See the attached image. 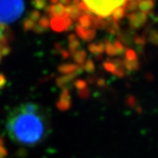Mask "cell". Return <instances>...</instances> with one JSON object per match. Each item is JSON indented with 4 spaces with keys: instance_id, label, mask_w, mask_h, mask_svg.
Segmentation results:
<instances>
[{
    "instance_id": "cell-4",
    "label": "cell",
    "mask_w": 158,
    "mask_h": 158,
    "mask_svg": "<svg viewBox=\"0 0 158 158\" xmlns=\"http://www.w3.org/2000/svg\"><path fill=\"white\" fill-rule=\"evenodd\" d=\"M3 26L0 25V62L2 61L3 57L6 56L8 52V44L6 39V33L4 30Z\"/></svg>"
},
{
    "instance_id": "cell-3",
    "label": "cell",
    "mask_w": 158,
    "mask_h": 158,
    "mask_svg": "<svg viewBox=\"0 0 158 158\" xmlns=\"http://www.w3.org/2000/svg\"><path fill=\"white\" fill-rule=\"evenodd\" d=\"M24 11L23 0H0V25L16 21Z\"/></svg>"
},
{
    "instance_id": "cell-2",
    "label": "cell",
    "mask_w": 158,
    "mask_h": 158,
    "mask_svg": "<svg viewBox=\"0 0 158 158\" xmlns=\"http://www.w3.org/2000/svg\"><path fill=\"white\" fill-rule=\"evenodd\" d=\"M6 127L11 141L19 145L32 147L44 141L49 130L46 112L34 103H27L11 110Z\"/></svg>"
},
{
    "instance_id": "cell-1",
    "label": "cell",
    "mask_w": 158,
    "mask_h": 158,
    "mask_svg": "<svg viewBox=\"0 0 158 158\" xmlns=\"http://www.w3.org/2000/svg\"><path fill=\"white\" fill-rule=\"evenodd\" d=\"M54 7L56 22L73 25L85 40L93 39L98 32L116 34L125 19L137 28L148 14L141 10V0H56Z\"/></svg>"
},
{
    "instance_id": "cell-5",
    "label": "cell",
    "mask_w": 158,
    "mask_h": 158,
    "mask_svg": "<svg viewBox=\"0 0 158 158\" xmlns=\"http://www.w3.org/2000/svg\"><path fill=\"white\" fill-rule=\"evenodd\" d=\"M152 1H153V0H152Z\"/></svg>"
}]
</instances>
